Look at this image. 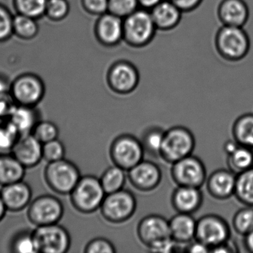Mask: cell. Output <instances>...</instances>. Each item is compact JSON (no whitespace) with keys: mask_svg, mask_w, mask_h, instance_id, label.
Here are the masks:
<instances>
[{"mask_svg":"<svg viewBox=\"0 0 253 253\" xmlns=\"http://www.w3.org/2000/svg\"><path fill=\"white\" fill-rule=\"evenodd\" d=\"M139 8L137 0H109L108 12L124 19Z\"/></svg>","mask_w":253,"mask_h":253,"instance_id":"36","label":"cell"},{"mask_svg":"<svg viewBox=\"0 0 253 253\" xmlns=\"http://www.w3.org/2000/svg\"><path fill=\"white\" fill-rule=\"evenodd\" d=\"M32 134L44 144L58 138L60 131L57 125L51 121H39L34 128Z\"/></svg>","mask_w":253,"mask_h":253,"instance_id":"35","label":"cell"},{"mask_svg":"<svg viewBox=\"0 0 253 253\" xmlns=\"http://www.w3.org/2000/svg\"><path fill=\"white\" fill-rule=\"evenodd\" d=\"M42 80L33 74H24L11 84L10 96L16 104L36 107L45 95Z\"/></svg>","mask_w":253,"mask_h":253,"instance_id":"11","label":"cell"},{"mask_svg":"<svg viewBox=\"0 0 253 253\" xmlns=\"http://www.w3.org/2000/svg\"><path fill=\"white\" fill-rule=\"evenodd\" d=\"M20 137L18 131L7 120L0 121V152H11Z\"/></svg>","mask_w":253,"mask_h":253,"instance_id":"34","label":"cell"},{"mask_svg":"<svg viewBox=\"0 0 253 253\" xmlns=\"http://www.w3.org/2000/svg\"><path fill=\"white\" fill-rule=\"evenodd\" d=\"M126 171L114 164L105 170L100 177V183L106 194L118 192L124 189L128 179Z\"/></svg>","mask_w":253,"mask_h":253,"instance_id":"29","label":"cell"},{"mask_svg":"<svg viewBox=\"0 0 253 253\" xmlns=\"http://www.w3.org/2000/svg\"><path fill=\"white\" fill-rule=\"evenodd\" d=\"M11 96H0V121H5L8 118L10 111L12 108L13 103Z\"/></svg>","mask_w":253,"mask_h":253,"instance_id":"44","label":"cell"},{"mask_svg":"<svg viewBox=\"0 0 253 253\" xmlns=\"http://www.w3.org/2000/svg\"><path fill=\"white\" fill-rule=\"evenodd\" d=\"M11 152L26 169L33 168L42 160V143L32 133L25 134L19 137Z\"/></svg>","mask_w":253,"mask_h":253,"instance_id":"17","label":"cell"},{"mask_svg":"<svg viewBox=\"0 0 253 253\" xmlns=\"http://www.w3.org/2000/svg\"><path fill=\"white\" fill-rule=\"evenodd\" d=\"M109 88L115 94L128 95L135 91L140 83V73L135 66L128 60L115 62L106 75Z\"/></svg>","mask_w":253,"mask_h":253,"instance_id":"13","label":"cell"},{"mask_svg":"<svg viewBox=\"0 0 253 253\" xmlns=\"http://www.w3.org/2000/svg\"><path fill=\"white\" fill-rule=\"evenodd\" d=\"M14 17L3 5H0V42H4L11 38L13 32Z\"/></svg>","mask_w":253,"mask_h":253,"instance_id":"40","label":"cell"},{"mask_svg":"<svg viewBox=\"0 0 253 253\" xmlns=\"http://www.w3.org/2000/svg\"><path fill=\"white\" fill-rule=\"evenodd\" d=\"M137 206V200L134 194L123 189L106 194L100 210L106 221L118 224L131 219L135 213Z\"/></svg>","mask_w":253,"mask_h":253,"instance_id":"7","label":"cell"},{"mask_svg":"<svg viewBox=\"0 0 253 253\" xmlns=\"http://www.w3.org/2000/svg\"><path fill=\"white\" fill-rule=\"evenodd\" d=\"M32 235L38 253H66L72 244L67 229L58 223L37 226Z\"/></svg>","mask_w":253,"mask_h":253,"instance_id":"10","label":"cell"},{"mask_svg":"<svg viewBox=\"0 0 253 253\" xmlns=\"http://www.w3.org/2000/svg\"><path fill=\"white\" fill-rule=\"evenodd\" d=\"M85 253H115V245L105 238H96L91 240L85 246Z\"/></svg>","mask_w":253,"mask_h":253,"instance_id":"41","label":"cell"},{"mask_svg":"<svg viewBox=\"0 0 253 253\" xmlns=\"http://www.w3.org/2000/svg\"><path fill=\"white\" fill-rule=\"evenodd\" d=\"M18 14L38 19L45 15L48 0H14Z\"/></svg>","mask_w":253,"mask_h":253,"instance_id":"33","label":"cell"},{"mask_svg":"<svg viewBox=\"0 0 253 253\" xmlns=\"http://www.w3.org/2000/svg\"><path fill=\"white\" fill-rule=\"evenodd\" d=\"M171 177L177 186L201 189L207 178L204 162L191 155L171 164Z\"/></svg>","mask_w":253,"mask_h":253,"instance_id":"12","label":"cell"},{"mask_svg":"<svg viewBox=\"0 0 253 253\" xmlns=\"http://www.w3.org/2000/svg\"><path fill=\"white\" fill-rule=\"evenodd\" d=\"M185 251L189 253H210V249L208 247L200 242L198 240L195 239L189 244H186V250Z\"/></svg>","mask_w":253,"mask_h":253,"instance_id":"45","label":"cell"},{"mask_svg":"<svg viewBox=\"0 0 253 253\" xmlns=\"http://www.w3.org/2000/svg\"><path fill=\"white\" fill-rule=\"evenodd\" d=\"M235 232L241 236L253 230V207L246 206L234 214L232 222Z\"/></svg>","mask_w":253,"mask_h":253,"instance_id":"32","label":"cell"},{"mask_svg":"<svg viewBox=\"0 0 253 253\" xmlns=\"http://www.w3.org/2000/svg\"><path fill=\"white\" fill-rule=\"evenodd\" d=\"M83 5L92 15H103L108 12L109 0H83Z\"/></svg>","mask_w":253,"mask_h":253,"instance_id":"42","label":"cell"},{"mask_svg":"<svg viewBox=\"0 0 253 253\" xmlns=\"http://www.w3.org/2000/svg\"><path fill=\"white\" fill-rule=\"evenodd\" d=\"M64 214L63 203L53 195H44L35 198L29 204L27 215L36 226L58 223Z\"/></svg>","mask_w":253,"mask_h":253,"instance_id":"14","label":"cell"},{"mask_svg":"<svg viewBox=\"0 0 253 253\" xmlns=\"http://www.w3.org/2000/svg\"><path fill=\"white\" fill-rule=\"evenodd\" d=\"M196 146L195 136L183 126H176L165 131L160 158L169 164L192 155Z\"/></svg>","mask_w":253,"mask_h":253,"instance_id":"5","label":"cell"},{"mask_svg":"<svg viewBox=\"0 0 253 253\" xmlns=\"http://www.w3.org/2000/svg\"><path fill=\"white\" fill-rule=\"evenodd\" d=\"M127 177L134 189L140 192H149L161 184L162 171L155 163L143 160L127 171Z\"/></svg>","mask_w":253,"mask_h":253,"instance_id":"15","label":"cell"},{"mask_svg":"<svg viewBox=\"0 0 253 253\" xmlns=\"http://www.w3.org/2000/svg\"><path fill=\"white\" fill-rule=\"evenodd\" d=\"M13 32L21 39L32 40L38 35L39 26L36 19L18 14L13 20Z\"/></svg>","mask_w":253,"mask_h":253,"instance_id":"31","label":"cell"},{"mask_svg":"<svg viewBox=\"0 0 253 253\" xmlns=\"http://www.w3.org/2000/svg\"><path fill=\"white\" fill-rule=\"evenodd\" d=\"M226 164L228 169L235 174L253 168V149L239 145L233 152L227 155Z\"/></svg>","mask_w":253,"mask_h":253,"instance_id":"27","label":"cell"},{"mask_svg":"<svg viewBox=\"0 0 253 253\" xmlns=\"http://www.w3.org/2000/svg\"><path fill=\"white\" fill-rule=\"evenodd\" d=\"M7 121L16 128L20 136L31 134L37 125L38 113L35 107L21 106L14 103Z\"/></svg>","mask_w":253,"mask_h":253,"instance_id":"24","label":"cell"},{"mask_svg":"<svg viewBox=\"0 0 253 253\" xmlns=\"http://www.w3.org/2000/svg\"><path fill=\"white\" fill-rule=\"evenodd\" d=\"M48 187L60 195H70L81 179V171L72 161L63 159L48 163L44 171Z\"/></svg>","mask_w":253,"mask_h":253,"instance_id":"6","label":"cell"},{"mask_svg":"<svg viewBox=\"0 0 253 253\" xmlns=\"http://www.w3.org/2000/svg\"><path fill=\"white\" fill-rule=\"evenodd\" d=\"M0 195L8 211L17 212L29 206L32 198L31 186L23 180L2 186Z\"/></svg>","mask_w":253,"mask_h":253,"instance_id":"20","label":"cell"},{"mask_svg":"<svg viewBox=\"0 0 253 253\" xmlns=\"http://www.w3.org/2000/svg\"><path fill=\"white\" fill-rule=\"evenodd\" d=\"M214 46L223 60L238 62L248 54L250 40L244 27L222 26L216 33Z\"/></svg>","mask_w":253,"mask_h":253,"instance_id":"2","label":"cell"},{"mask_svg":"<svg viewBox=\"0 0 253 253\" xmlns=\"http://www.w3.org/2000/svg\"><path fill=\"white\" fill-rule=\"evenodd\" d=\"M137 235L140 242L153 253H171L179 246L171 238L169 220L160 214L143 217L137 225Z\"/></svg>","mask_w":253,"mask_h":253,"instance_id":"1","label":"cell"},{"mask_svg":"<svg viewBox=\"0 0 253 253\" xmlns=\"http://www.w3.org/2000/svg\"><path fill=\"white\" fill-rule=\"evenodd\" d=\"M244 247L247 249V251L253 253V230L244 235Z\"/></svg>","mask_w":253,"mask_h":253,"instance_id":"49","label":"cell"},{"mask_svg":"<svg viewBox=\"0 0 253 253\" xmlns=\"http://www.w3.org/2000/svg\"><path fill=\"white\" fill-rule=\"evenodd\" d=\"M145 152L140 139L129 134L118 136L109 149L111 160L115 165L128 171L143 161Z\"/></svg>","mask_w":253,"mask_h":253,"instance_id":"8","label":"cell"},{"mask_svg":"<svg viewBox=\"0 0 253 253\" xmlns=\"http://www.w3.org/2000/svg\"><path fill=\"white\" fill-rule=\"evenodd\" d=\"M234 195L244 206L253 207V167L237 174Z\"/></svg>","mask_w":253,"mask_h":253,"instance_id":"28","label":"cell"},{"mask_svg":"<svg viewBox=\"0 0 253 253\" xmlns=\"http://www.w3.org/2000/svg\"><path fill=\"white\" fill-rule=\"evenodd\" d=\"M165 131L160 127L152 126L146 128L142 134L140 142L145 153L155 158H160Z\"/></svg>","mask_w":253,"mask_h":253,"instance_id":"30","label":"cell"},{"mask_svg":"<svg viewBox=\"0 0 253 253\" xmlns=\"http://www.w3.org/2000/svg\"><path fill=\"white\" fill-rule=\"evenodd\" d=\"M231 229L223 217L215 214H207L197 220L195 239L211 249L227 243L230 239Z\"/></svg>","mask_w":253,"mask_h":253,"instance_id":"9","label":"cell"},{"mask_svg":"<svg viewBox=\"0 0 253 253\" xmlns=\"http://www.w3.org/2000/svg\"><path fill=\"white\" fill-rule=\"evenodd\" d=\"M232 133L238 144L253 149V114H245L237 118Z\"/></svg>","mask_w":253,"mask_h":253,"instance_id":"26","label":"cell"},{"mask_svg":"<svg viewBox=\"0 0 253 253\" xmlns=\"http://www.w3.org/2000/svg\"><path fill=\"white\" fill-rule=\"evenodd\" d=\"M158 31L150 11L139 8L124 19V41L133 48H142L153 41Z\"/></svg>","mask_w":253,"mask_h":253,"instance_id":"3","label":"cell"},{"mask_svg":"<svg viewBox=\"0 0 253 253\" xmlns=\"http://www.w3.org/2000/svg\"><path fill=\"white\" fill-rule=\"evenodd\" d=\"M217 15L222 26L244 27L250 17V9L244 0H221Z\"/></svg>","mask_w":253,"mask_h":253,"instance_id":"19","label":"cell"},{"mask_svg":"<svg viewBox=\"0 0 253 253\" xmlns=\"http://www.w3.org/2000/svg\"><path fill=\"white\" fill-rule=\"evenodd\" d=\"M150 13L157 29L162 32L175 29L180 24L183 14L170 0H163L150 10Z\"/></svg>","mask_w":253,"mask_h":253,"instance_id":"22","label":"cell"},{"mask_svg":"<svg viewBox=\"0 0 253 253\" xmlns=\"http://www.w3.org/2000/svg\"><path fill=\"white\" fill-rule=\"evenodd\" d=\"M137 1H138L140 8L150 11L154 7L162 2L163 0H137Z\"/></svg>","mask_w":253,"mask_h":253,"instance_id":"46","label":"cell"},{"mask_svg":"<svg viewBox=\"0 0 253 253\" xmlns=\"http://www.w3.org/2000/svg\"><path fill=\"white\" fill-rule=\"evenodd\" d=\"M183 13H189L196 10L204 0H170Z\"/></svg>","mask_w":253,"mask_h":253,"instance_id":"43","label":"cell"},{"mask_svg":"<svg viewBox=\"0 0 253 253\" xmlns=\"http://www.w3.org/2000/svg\"><path fill=\"white\" fill-rule=\"evenodd\" d=\"M66 149L58 139L42 144V159L48 163L60 161L65 158Z\"/></svg>","mask_w":253,"mask_h":253,"instance_id":"38","label":"cell"},{"mask_svg":"<svg viewBox=\"0 0 253 253\" xmlns=\"http://www.w3.org/2000/svg\"><path fill=\"white\" fill-rule=\"evenodd\" d=\"M106 195L100 178L94 175L83 176L70 193L71 202L80 212L91 214L100 210Z\"/></svg>","mask_w":253,"mask_h":253,"instance_id":"4","label":"cell"},{"mask_svg":"<svg viewBox=\"0 0 253 253\" xmlns=\"http://www.w3.org/2000/svg\"><path fill=\"white\" fill-rule=\"evenodd\" d=\"M7 210L6 207H5V204H4L3 201H2L1 195H0V221L4 218L5 214H6Z\"/></svg>","mask_w":253,"mask_h":253,"instance_id":"50","label":"cell"},{"mask_svg":"<svg viewBox=\"0 0 253 253\" xmlns=\"http://www.w3.org/2000/svg\"><path fill=\"white\" fill-rule=\"evenodd\" d=\"M97 41L106 47H115L124 41V19L110 12L99 16L95 25Z\"/></svg>","mask_w":253,"mask_h":253,"instance_id":"16","label":"cell"},{"mask_svg":"<svg viewBox=\"0 0 253 253\" xmlns=\"http://www.w3.org/2000/svg\"><path fill=\"white\" fill-rule=\"evenodd\" d=\"M237 174L228 169H220L207 177V190L214 199L224 201L235 193Z\"/></svg>","mask_w":253,"mask_h":253,"instance_id":"18","label":"cell"},{"mask_svg":"<svg viewBox=\"0 0 253 253\" xmlns=\"http://www.w3.org/2000/svg\"><path fill=\"white\" fill-rule=\"evenodd\" d=\"M69 12L67 0H48L45 15L53 21H60L66 18Z\"/></svg>","mask_w":253,"mask_h":253,"instance_id":"39","label":"cell"},{"mask_svg":"<svg viewBox=\"0 0 253 253\" xmlns=\"http://www.w3.org/2000/svg\"><path fill=\"white\" fill-rule=\"evenodd\" d=\"M238 146H239V144L234 139L233 140H229L225 142L223 147V151H224L226 155H228L233 152L238 148Z\"/></svg>","mask_w":253,"mask_h":253,"instance_id":"48","label":"cell"},{"mask_svg":"<svg viewBox=\"0 0 253 253\" xmlns=\"http://www.w3.org/2000/svg\"><path fill=\"white\" fill-rule=\"evenodd\" d=\"M26 169L12 154H0V186L23 180Z\"/></svg>","mask_w":253,"mask_h":253,"instance_id":"25","label":"cell"},{"mask_svg":"<svg viewBox=\"0 0 253 253\" xmlns=\"http://www.w3.org/2000/svg\"><path fill=\"white\" fill-rule=\"evenodd\" d=\"M11 85L8 81L2 77H0V96L9 95Z\"/></svg>","mask_w":253,"mask_h":253,"instance_id":"47","label":"cell"},{"mask_svg":"<svg viewBox=\"0 0 253 253\" xmlns=\"http://www.w3.org/2000/svg\"><path fill=\"white\" fill-rule=\"evenodd\" d=\"M203 201L204 195L200 188L177 186L171 194V206L179 213L194 214L200 210Z\"/></svg>","mask_w":253,"mask_h":253,"instance_id":"21","label":"cell"},{"mask_svg":"<svg viewBox=\"0 0 253 253\" xmlns=\"http://www.w3.org/2000/svg\"><path fill=\"white\" fill-rule=\"evenodd\" d=\"M11 250L16 253H38L32 232H22L17 235L13 240Z\"/></svg>","mask_w":253,"mask_h":253,"instance_id":"37","label":"cell"},{"mask_svg":"<svg viewBox=\"0 0 253 253\" xmlns=\"http://www.w3.org/2000/svg\"><path fill=\"white\" fill-rule=\"evenodd\" d=\"M169 220L171 238L177 244L186 246L195 239L197 220L192 214L177 212Z\"/></svg>","mask_w":253,"mask_h":253,"instance_id":"23","label":"cell"}]
</instances>
